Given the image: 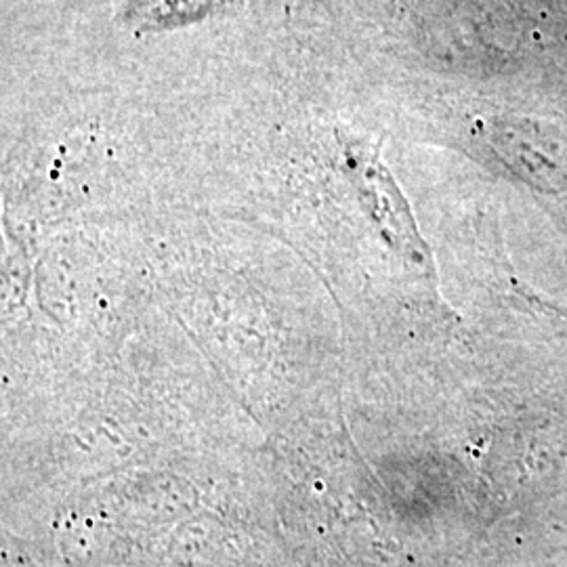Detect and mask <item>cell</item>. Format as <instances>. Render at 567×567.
I'll return each instance as SVG.
<instances>
[{"label":"cell","instance_id":"6da1fadb","mask_svg":"<svg viewBox=\"0 0 567 567\" xmlns=\"http://www.w3.org/2000/svg\"><path fill=\"white\" fill-rule=\"evenodd\" d=\"M227 0H131L126 16L142 28H168L206 18Z\"/></svg>","mask_w":567,"mask_h":567}]
</instances>
